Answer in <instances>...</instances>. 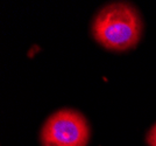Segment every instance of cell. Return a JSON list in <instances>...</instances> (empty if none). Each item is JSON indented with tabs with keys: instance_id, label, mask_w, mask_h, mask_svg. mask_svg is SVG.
<instances>
[{
	"instance_id": "6da1fadb",
	"label": "cell",
	"mask_w": 156,
	"mask_h": 146,
	"mask_svg": "<svg viewBox=\"0 0 156 146\" xmlns=\"http://www.w3.org/2000/svg\"><path fill=\"white\" fill-rule=\"evenodd\" d=\"M142 20L135 6L126 1L104 6L92 22V35L99 45L112 52H125L139 43Z\"/></svg>"
},
{
	"instance_id": "7a4b0ae2",
	"label": "cell",
	"mask_w": 156,
	"mask_h": 146,
	"mask_svg": "<svg viewBox=\"0 0 156 146\" xmlns=\"http://www.w3.org/2000/svg\"><path fill=\"white\" fill-rule=\"evenodd\" d=\"M42 146H87L90 125L83 113L75 109H59L43 123Z\"/></svg>"
},
{
	"instance_id": "3957f363",
	"label": "cell",
	"mask_w": 156,
	"mask_h": 146,
	"mask_svg": "<svg viewBox=\"0 0 156 146\" xmlns=\"http://www.w3.org/2000/svg\"><path fill=\"white\" fill-rule=\"evenodd\" d=\"M146 141L148 146H156V123L148 130L146 136Z\"/></svg>"
}]
</instances>
